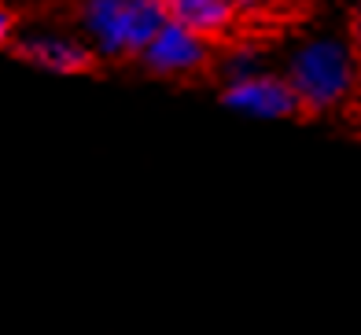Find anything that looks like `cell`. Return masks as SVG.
<instances>
[{"label": "cell", "instance_id": "5b68a950", "mask_svg": "<svg viewBox=\"0 0 361 335\" xmlns=\"http://www.w3.org/2000/svg\"><path fill=\"white\" fill-rule=\"evenodd\" d=\"M8 52L52 74H96L100 71V56H96L92 44L78 41V37H59V33H26V37H15L8 44Z\"/></svg>", "mask_w": 361, "mask_h": 335}, {"label": "cell", "instance_id": "8992f818", "mask_svg": "<svg viewBox=\"0 0 361 335\" xmlns=\"http://www.w3.org/2000/svg\"><path fill=\"white\" fill-rule=\"evenodd\" d=\"M159 8L166 11V23L210 41L214 48L240 37L243 30V15L233 0H159Z\"/></svg>", "mask_w": 361, "mask_h": 335}, {"label": "cell", "instance_id": "7a4b0ae2", "mask_svg": "<svg viewBox=\"0 0 361 335\" xmlns=\"http://www.w3.org/2000/svg\"><path fill=\"white\" fill-rule=\"evenodd\" d=\"M78 23L100 59H140L166 26L159 0H81Z\"/></svg>", "mask_w": 361, "mask_h": 335}, {"label": "cell", "instance_id": "277c9868", "mask_svg": "<svg viewBox=\"0 0 361 335\" xmlns=\"http://www.w3.org/2000/svg\"><path fill=\"white\" fill-rule=\"evenodd\" d=\"M218 99L240 114H251V118H269V122L306 118L302 99L295 96L291 81L284 74H269V71H255L247 78L225 81Z\"/></svg>", "mask_w": 361, "mask_h": 335}, {"label": "cell", "instance_id": "3957f363", "mask_svg": "<svg viewBox=\"0 0 361 335\" xmlns=\"http://www.w3.org/2000/svg\"><path fill=\"white\" fill-rule=\"evenodd\" d=\"M137 63L162 81H195V78L210 74L214 66H221L214 44L173 26V23H166L159 30V37L144 48V56Z\"/></svg>", "mask_w": 361, "mask_h": 335}, {"label": "cell", "instance_id": "9c48e42d", "mask_svg": "<svg viewBox=\"0 0 361 335\" xmlns=\"http://www.w3.org/2000/svg\"><path fill=\"white\" fill-rule=\"evenodd\" d=\"M15 30H19V15H15L8 4H0V44H11L15 41Z\"/></svg>", "mask_w": 361, "mask_h": 335}, {"label": "cell", "instance_id": "ba28073f", "mask_svg": "<svg viewBox=\"0 0 361 335\" xmlns=\"http://www.w3.org/2000/svg\"><path fill=\"white\" fill-rule=\"evenodd\" d=\"M347 41H350V52L357 59V74H361V0L350 8V23H347Z\"/></svg>", "mask_w": 361, "mask_h": 335}, {"label": "cell", "instance_id": "52a82bcc", "mask_svg": "<svg viewBox=\"0 0 361 335\" xmlns=\"http://www.w3.org/2000/svg\"><path fill=\"white\" fill-rule=\"evenodd\" d=\"M233 4L240 8L243 19H258V15H269V11H276V8L291 4V0H233Z\"/></svg>", "mask_w": 361, "mask_h": 335}, {"label": "cell", "instance_id": "6da1fadb", "mask_svg": "<svg viewBox=\"0 0 361 335\" xmlns=\"http://www.w3.org/2000/svg\"><path fill=\"white\" fill-rule=\"evenodd\" d=\"M284 78L291 81L295 96L302 99L306 118H321V114L347 107L361 89L357 59L347 37H314L299 44Z\"/></svg>", "mask_w": 361, "mask_h": 335}]
</instances>
